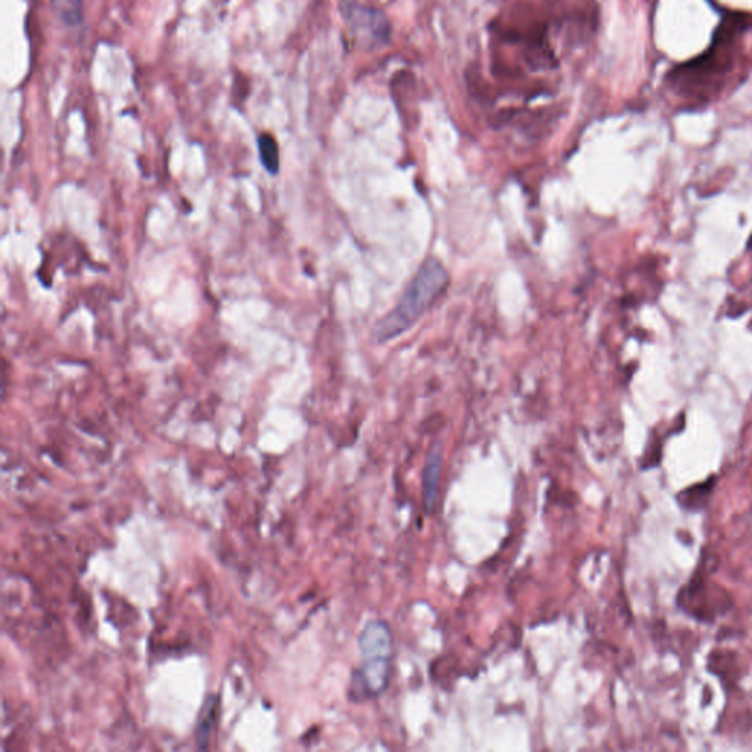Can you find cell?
I'll return each instance as SVG.
<instances>
[{"label": "cell", "instance_id": "6da1fadb", "mask_svg": "<svg viewBox=\"0 0 752 752\" xmlns=\"http://www.w3.org/2000/svg\"><path fill=\"white\" fill-rule=\"evenodd\" d=\"M448 274L440 260H426L418 274L409 282L396 307L376 325V343H388L409 331L435 300L444 293L448 285Z\"/></svg>", "mask_w": 752, "mask_h": 752}, {"label": "cell", "instance_id": "277c9868", "mask_svg": "<svg viewBox=\"0 0 752 752\" xmlns=\"http://www.w3.org/2000/svg\"><path fill=\"white\" fill-rule=\"evenodd\" d=\"M441 448L435 446L426 459L425 469H423V506L426 513L432 515L437 509L438 493H440L441 478Z\"/></svg>", "mask_w": 752, "mask_h": 752}, {"label": "cell", "instance_id": "52a82bcc", "mask_svg": "<svg viewBox=\"0 0 752 752\" xmlns=\"http://www.w3.org/2000/svg\"><path fill=\"white\" fill-rule=\"evenodd\" d=\"M216 700L215 703L209 704L208 707V716L205 717V719L202 720V723H200L199 726V732H200V742H206V739H208L209 733H211L212 729V723L213 720H215L216 716Z\"/></svg>", "mask_w": 752, "mask_h": 752}, {"label": "cell", "instance_id": "8992f818", "mask_svg": "<svg viewBox=\"0 0 752 752\" xmlns=\"http://www.w3.org/2000/svg\"><path fill=\"white\" fill-rule=\"evenodd\" d=\"M56 17L67 25L83 23L84 0H50Z\"/></svg>", "mask_w": 752, "mask_h": 752}, {"label": "cell", "instance_id": "3957f363", "mask_svg": "<svg viewBox=\"0 0 752 752\" xmlns=\"http://www.w3.org/2000/svg\"><path fill=\"white\" fill-rule=\"evenodd\" d=\"M343 17L357 34L365 31L366 39H371V42L384 43L388 39L390 25L381 12L347 2L343 8Z\"/></svg>", "mask_w": 752, "mask_h": 752}, {"label": "cell", "instance_id": "5b68a950", "mask_svg": "<svg viewBox=\"0 0 752 752\" xmlns=\"http://www.w3.org/2000/svg\"><path fill=\"white\" fill-rule=\"evenodd\" d=\"M260 162L269 174L275 175L280 171V149L272 134H260L258 139Z\"/></svg>", "mask_w": 752, "mask_h": 752}, {"label": "cell", "instance_id": "7a4b0ae2", "mask_svg": "<svg viewBox=\"0 0 752 752\" xmlns=\"http://www.w3.org/2000/svg\"><path fill=\"white\" fill-rule=\"evenodd\" d=\"M360 664L350 683V700H372L387 689L393 670V635L384 622H371L359 638Z\"/></svg>", "mask_w": 752, "mask_h": 752}]
</instances>
